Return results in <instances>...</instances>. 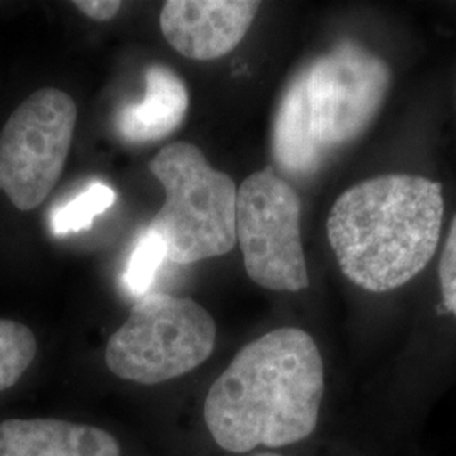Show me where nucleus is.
Instances as JSON below:
<instances>
[{
	"label": "nucleus",
	"mask_w": 456,
	"mask_h": 456,
	"mask_svg": "<svg viewBox=\"0 0 456 456\" xmlns=\"http://www.w3.org/2000/svg\"><path fill=\"white\" fill-rule=\"evenodd\" d=\"M325 394L320 348L301 328H277L245 345L215 380L205 423L230 453L281 448L316 429Z\"/></svg>",
	"instance_id": "1"
},
{
	"label": "nucleus",
	"mask_w": 456,
	"mask_h": 456,
	"mask_svg": "<svg viewBox=\"0 0 456 456\" xmlns=\"http://www.w3.org/2000/svg\"><path fill=\"white\" fill-rule=\"evenodd\" d=\"M443 213L440 183L382 175L338 196L326 232L345 277L365 291L387 293L418 276L433 259Z\"/></svg>",
	"instance_id": "2"
},
{
	"label": "nucleus",
	"mask_w": 456,
	"mask_h": 456,
	"mask_svg": "<svg viewBox=\"0 0 456 456\" xmlns=\"http://www.w3.org/2000/svg\"><path fill=\"white\" fill-rule=\"evenodd\" d=\"M166 200L147 230L161 237L167 259L195 264L237 244V186L191 142L164 146L149 163Z\"/></svg>",
	"instance_id": "3"
},
{
	"label": "nucleus",
	"mask_w": 456,
	"mask_h": 456,
	"mask_svg": "<svg viewBox=\"0 0 456 456\" xmlns=\"http://www.w3.org/2000/svg\"><path fill=\"white\" fill-rule=\"evenodd\" d=\"M216 325L193 299L144 294L105 348L112 374L142 386L178 379L212 355Z\"/></svg>",
	"instance_id": "4"
},
{
	"label": "nucleus",
	"mask_w": 456,
	"mask_h": 456,
	"mask_svg": "<svg viewBox=\"0 0 456 456\" xmlns=\"http://www.w3.org/2000/svg\"><path fill=\"white\" fill-rule=\"evenodd\" d=\"M235 232L247 276L257 286L289 293L310 286L301 200L273 167L252 173L237 190Z\"/></svg>",
	"instance_id": "5"
},
{
	"label": "nucleus",
	"mask_w": 456,
	"mask_h": 456,
	"mask_svg": "<svg viewBox=\"0 0 456 456\" xmlns=\"http://www.w3.org/2000/svg\"><path fill=\"white\" fill-rule=\"evenodd\" d=\"M314 141L323 158L370 127L391 86V68L354 41L330 49L301 71Z\"/></svg>",
	"instance_id": "6"
},
{
	"label": "nucleus",
	"mask_w": 456,
	"mask_h": 456,
	"mask_svg": "<svg viewBox=\"0 0 456 456\" xmlns=\"http://www.w3.org/2000/svg\"><path fill=\"white\" fill-rule=\"evenodd\" d=\"M77 103L58 88L26 98L0 132V191L20 212L43 205L65 167Z\"/></svg>",
	"instance_id": "7"
},
{
	"label": "nucleus",
	"mask_w": 456,
	"mask_h": 456,
	"mask_svg": "<svg viewBox=\"0 0 456 456\" xmlns=\"http://www.w3.org/2000/svg\"><path fill=\"white\" fill-rule=\"evenodd\" d=\"M261 9L250 0H169L159 26L166 41L195 61H212L237 48Z\"/></svg>",
	"instance_id": "8"
},
{
	"label": "nucleus",
	"mask_w": 456,
	"mask_h": 456,
	"mask_svg": "<svg viewBox=\"0 0 456 456\" xmlns=\"http://www.w3.org/2000/svg\"><path fill=\"white\" fill-rule=\"evenodd\" d=\"M0 456H120V446L97 426L9 419L0 423Z\"/></svg>",
	"instance_id": "9"
},
{
	"label": "nucleus",
	"mask_w": 456,
	"mask_h": 456,
	"mask_svg": "<svg viewBox=\"0 0 456 456\" xmlns=\"http://www.w3.org/2000/svg\"><path fill=\"white\" fill-rule=\"evenodd\" d=\"M188 105V88L178 73L154 63L146 68V95L117 112L115 129L132 144L156 142L180 127Z\"/></svg>",
	"instance_id": "10"
},
{
	"label": "nucleus",
	"mask_w": 456,
	"mask_h": 456,
	"mask_svg": "<svg viewBox=\"0 0 456 456\" xmlns=\"http://www.w3.org/2000/svg\"><path fill=\"white\" fill-rule=\"evenodd\" d=\"M273 152L277 166L296 178L311 176L325 159L311 129L301 73L294 77L279 102L273 127Z\"/></svg>",
	"instance_id": "11"
},
{
	"label": "nucleus",
	"mask_w": 456,
	"mask_h": 456,
	"mask_svg": "<svg viewBox=\"0 0 456 456\" xmlns=\"http://www.w3.org/2000/svg\"><path fill=\"white\" fill-rule=\"evenodd\" d=\"M115 200L117 193L112 186L102 181L92 183L80 195L51 213L53 233L63 237L92 227L94 218L107 212L114 205Z\"/></svg>",
	"instance_id": "12"
},
{
	"label": "nucleus",
	"mask_w": 456,
	"mask_h": 456,
	"mask_svg": "<svg viewBox=\"0 0 456 456\" xmlns=\"http://www.w3.org/2000/svg\"><path fill=\"white\" fill-rule=\"evenodd\" d=\"M36 350V337L28 326L0 320V391L16 386L33 363Z\"/></svg>",
	"instance_id": "13"
},
{
	"label": "nucleus",
	"mask_w": 456,
	"mask_h": 456,
	"mask_svg": "<svg viewBox=\"0 0 456 456\" xmlns=\"http://www.w3.org/2000/svg\"><path fill=\"white\" fill-rule=\"evenodd\" d=\"M164 259H167V254L161 237L146 228L132 250L131 259L124 274L127 289L131 293L144 296Z\"/></svg>",
	"instance_id": "14"
},
{
	"label": "nucleus",
	"mask_w": 456,
	"mask_h": 456,
	"mask_svg": "<svg viewBox=\"0 0 456 456\" xmlns=\"http://www.w3.org/2000/svg\"><path fill=\"white\" fill-rule=\"evenodd\" d=\"M438 273L443 303L456 316V215L443 247Z\"/></svg>",
	"instance_id": "15"
},
{
	"label": "nucleus",
	"mask_w": 456,
	"mask_h": 456,
	"mask_svg": "<svg viewBox=\"0 0 456 456\" xmlns=\"http://www.w3.org/2000/svg\"><path fill=\"white\" fill-rule=\"evenodd\" d=\"M73 5L85 16L90 17L97 22H105L118 14L122 2H118V0H77Z\"/></svg>",
	"instance_id": "16"
},
{
	"label": "nucleus",
	"mask_w": 456,
	"mask_h": 456,
	"mask_svg": "<svg viewBox=\"0 0 456 456\" xmlns=\"http://www.w3.org/2000/svg\"><path fill=\"white\" fill-rule=\"evenodd\" d=\"M254 456H281V455H276V453H259V455H254Z\"/></svg>",
	"instance_id": "17"
}]
</instances>
